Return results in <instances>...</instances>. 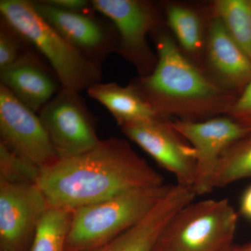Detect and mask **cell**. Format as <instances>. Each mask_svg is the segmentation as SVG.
I'll list each match as a JSON object with an SVG mask.
<instances>
[{
    "label": "cell",
    "instance_id": "30bf717a",
    "mask_svg": "<svg viewBox=\"0 0 251 251\" xmlns=\"http://www.w3.org/2000/svg\"><path fill=\"white\" fill-rule=\"evenodd\" d=\"M49 206L37 184L0 180V249L29 251Z\"/></svg>",
    "mask_w": 251,
    "mask_h": 251
},
{
    "label": "cell",
    "instance_id": "ba28073f",
    "mask_svg": "<svg viewBox=\"0 0 251 251\" xmlns=\"http://www.w3.org/2000/svg\"><path fill=\"white\" fill-rule=\"evenodd\" d=\"M170 122L196 151V176L193 188L196 196L211 193L214 190L213 181L221 156L232 144L251 132L229 116L200 122Z\"/></svg>",
    "mask_w": 251,
    "mask_h": 251
},
{
    "label": "cell",
    "instance_id": "5bb4252c",
    "mask_svg": "<svg viewBox=\"0 0 251 251\" xmlns=\"http://www.w3.org/2000/svg\"><path fill=\"white\" fill-rule=\"evenodd\" d=\"M0 84L38 113L62 89L58 77L31 50L17 62L0 70Z\"/></svg>",
    "mask_w": 251,
    "mask_h": 251
},
{
    "label": "cell",
    "instance_id": "4316f807",
    "mask_svg": "<svg viewBox=\"0 0 251 251\" xmlns=\"http://www.w3.org/2000/svg\"><path fill=\"white\" fill-rule=\"evenodd\" d=\"M229 251H242V247H233Z\"/></svg>",
    "mask_w": 251,
    "mask_h": 251
},
{
    "label": "cell",
    "instance_id": "d6986e66",
    "mask_svg": "<svg viewBox=\"0 0 251 251\" xmlns=\"http://www.w3.org/2000/svg\"><path fill=\"white\" fill-rule=\"evenodd\" d=\"M244 179H251V132L227 149L214 175V189Z\"/></svg>",
    "mask_w": 251,
    "mask_h": 251
},
{
    "label": "cell",
    "instance_id": "5b68a950",
    "mask_svg": "<svg viewBox=\"0 0 251 251\" xmlns=\"http://www.w3.org/2000/svg\"><path fill=\"white\" fill-rule=\"evenodd\" d=\"M238 214L227 199L184 206L170 221L156 245L159 251H229Z\"/></svg>",
    "mask_w": 251,
    "mask_h": 251
},
{
    "label": "cell",
    "instance_id": "9c48e42d",
    "mask_svg": "<svg viewBox=\"0 0 251 251\" xmlns=\"http://www.w3.org/2000/svg\"><path fill=\"white\" fill-rule=\"evenodd\" d=\"M0 136L8 150L39 168L58 158L39 115L1 84Z\"/></svg>",
    "mask_w": 251,
    "mask_h": 251
},
{
    "label": "cell",
    "instance_id": "ffe728a7",
    "mask_svg": "<svg viewBox=\"0 0 251 251\" xmlns=\"http://www.w3.org/2000/svg\"><path fill=\"white\" fill-rule=\"evenodd\" d=\"M72 212L49 206L38 225L29 251H66Z\"/></svg>",
    "mask_w": 251,
    "mask_h": 251
},
{
    "label": "cell",
    "instance_id": "4fadbf2b",
    "mask_svg": "<svg viewBox=\"0 0 251 251\" xmlns=\"http://www.w3.org/2000/svg\"><path fill=\"white\" fill-rule=\"evenodd\" d=\"M204 62L208 76L225 90L240 94L251 82V59L231 37L221 20L212 14Z\"/></svg>",
    "mask_w": 251,
    "mask_h": 251
},
{
    "label": "cell",
    "instance_id": "8992f818",
    "mask_svg": "<svg viewBox=\"0 0 251 251\" xmlns=\"http://www.w3.org/2000/svg\"><path fill=\"white\" fill-rule=\"evenodd\" d=\"M92 9L110 20L118 38L116 53L133 64L139 77L150 75L157 54L148 36L166 25L159 3L146 0H92Z\"/></svg>",
    "mask_w": 251,
    "mask_h": 251
},
{
    "label": "cell",
    "instance_id": "52a82bcc",
    "mask_svg": "<svg viewBox=\"0 0 251 251\" xmlns=\"http://www.w3.org/2000/svg\"><path fill=\"white\" fill-rule=\"evenodd\" d=\"M38 114L58 158L82 154L100 143L93 117L78 92L62 87Z\"/></svg>",
    "mask_w": 251,
    "mask_h": 251
},
{
    "label": "cell",
    "instance_id": "603a6c76",
    "mask_svg": "<svg viewBox=\"0 0 251 251\" xmlns=\"http://www.w3.org/2000/svg\"><path fill=\"white\" fill-rule=\"evenodd\" d=\"M227 116L232 117L251 132V80L238 96Z\"/></svg>",
    "mask_w": 251,
    "mask_h": 251
},
{
    "label": "cell",
    "instance_id": "e0dca14e",
    "mask_svg": "<svg viewBox=\"0 0 251 251\" xmlns=\"http://www.w3.org/2000/svg\"><path fill=\"white\" fill-rule=\"evenodd\" d=\"M168 221L163 211L153 209L123 233L88 251H152Z\"/></svg>",
    "mask_w": 251,
    "mask_h": 251
},
{
    "label": "cell",
    "instance_id": "7a4b0ae2",
    "mask_svg": "<svg viewBox=\"0 0 251 251\" xmlns=\"http://www.w3.org/2000/svg\"><path fill=\"white\" fill-rule=\"evenodd\" d=\"M157 60L150 75L131 83L158 116L200 122L227 116L238 95L218 85L186 57L167 26L151 34Z\"/></svg>",
    "mask_w": 251,
    "mask_h": 251
},
{
    "label": "cell",
    "instance_id": "484cf974",
    "mask_svg": "<svg viewBox=\"0 0 251 251\" xmlns=\"http://www.w3.org/2000/svg\"><path fill=\"white\" fill-rule=\"evenodd\" d=\"M242 251H251V242L247 245L242 247Z\"/></svg>",
    "mask_w": 251,
    "mask_h": 251
},
{
    "label": "cell",
    "instance_id": "7402d4cb",
    "mask_svg": "<svg viewBox=\"0 0 251 251\" xmlns=\"http://www.w3.org/2000/svg\"><path fill=\"white\" fill-rule=\"evenodd\" d=\"M24 38L2 18L0 25V70L17 62L30 50Z\"/></svg>",
    "mask_w": 251,
    "mask_h": 251
},
{
    "label": "cell",
    "instance_id": "8fae6325",
    "mask_svg": "<svg viewBox=\"0 0 251 251\" xmlns=\"http://www.w3.org/2000/svg\"><path fill=\"white\" fill-rule=\"evenodd\" d=\"M124 134L174 175L177 184L193 187L196 156L193 147L173 128L170 120L158 117L121 127Z\"/></svg>",
    "mask_w": 251,
    "mask_h": 251
},
{
    "label": "cell",
    "instance_id": "2e32d148",
    "mask_svg": "<svg viewBox=\"0 0 251 251\" xmlns=\"http://www.w3.org/2000/svg\"><path fill=\"white\" fill-rule=\"evenodd\" d=\"M87 92L110 112L120 127L161 117L131 82L122 86L115 82H100L92 86Z\"/></svg>",
    "mask_w": 251,
    "mask_h": 251
},
{
    "label": "cell",
    "instance_id": "cb8c5ba5",
    "mask_svg": "<svg viewBox=\"0 0 251 251\" xmlns=\"http://www.w3.org/2000/svg\"><path fill=\"white\" fill-rule=\"evenodd\" d=\"M46 4L69 11H87L92 9V1L87 0H44Z\"/></svg>",
    "mask_w": 251,
    "mask_h": 251
},
{
    "label": "cell",
    "instance_id": "ac0fdd59",
    "mask_svg": "<svg viewBox=\"0 0 251 251\" xmlns=\"http://www.w3.org/2000/svg\"><path fill=\"white\" fill-rule=\"evenodd\" d=\"M209 5L211 14L251 59V0H215Z\"/></svg>",
    "mask_w": 251,
    "mask_h": 251
},
{
    "label": "cell",
    "instance_id": "277c9868",
    "mask_svg": "<svg viewBox=\"0 0 251 251\" xmlns=\"http://www.w3.org/2000/svg\"><path fill=\"white\" fill-rule=\"evenodd\" d=\"M171 186L135 188L73 211L66 251H88L110 242L141 221Z\"/></svg>",
    "mask_w": 251,
    "mask_h": 251
},
{
    "label": "cell",
    "instance_id": "f1b7e54d",
    "mask_svg": "<svg viewBox=\"0 0 251 251\" xmlns=\"http://www.w3.org/2000/svg\"><path fill=\"white\" fill-rule=\"evenodd\" d=\"M152 251H159L157 250V249H156V247H155L154 249H153V250Z\"/></svg>",
    "mask_w": 251,
    "mask_h": 251
},
{
    "label": "cell",
    "instance_id": "7c38bea8",
    "mask_svg": "<svg viewBox=\"0 0 251 251\" xmlns=\"http://www.w3.org/2000/svg\"><path fill=\"white\" fill-rule=\"evenodd\" d=\"M32 1L41 17L92 62L100 66L109 54L116 52L118 38L113 25H108L88 11H64L44 0Z\"/></svg>",
    "mask_w": 251,
    "mask_h": 251
},
{
    "label": "cell",
    "instance_id": "d4e9b609",
    "mask_svg": "<svg viewBox=\"0 0 251 251\" xmlns=\"http://www.w3.org/2000/svg\"><path fill=\"white\" fill-rule=\"evenodd\" d=\"M239 211L244 218L251 221V185L243 193L239 203Z\"/></svg>",
    "mask_w": 251,
    "mask_h": 251
},
{
    "label": "cell",
    "instance_id": "9a60e30c",
    "mask_svg": "<svg viewBox=\"0 0 251 251\" xmlns=\"http://www.w3.org/2000/svg\"><path fill=\"white\" fill-rule=\"evenodd\" d=\"M168 28L183 53L203 69L210 5L201 8L188 3H159ZM204 70V69H203Z\"/></svg>",
    "mask_w": 251,
    "mask_h": 251
},
{
    "label": "cell",
    "instance_id": "6da1fadb",
    "mask_svg": "<svg viewBox=\"0 0 251 251\" xmlns=\"http://www.w3.org/2000/svg\"><path fill=\"white\" fill-rule=\"evenodd\" d=\"M36 184L49 206L73 211L130 190L164 184L128 142L110 138L87 152L41 168Z\"/></svg>",
    "mask_w": 251,
    "mask_h": 251
},
{
    "label": "cell",
    "instance_id": "3957f363",
    "mask_svg": "<svg viewBox=\"0 0 251 251\" xmlns=\"http://www.w3.org/2000/svg\"><path fill=\"white\" fill-rule=\"evenodd\" d=\"M1 17L49 63L63 88L80 93L101 80L100 66L71 46L34 7L32 1L1 0Z\"/></svg>",
    "mask_w": 251,
    "mask_h": 251
},
{
    "label": "cell",
    "instance_id": "83f0119b",
    "mask_svg": "<svg viewBox=\"0 0 251 251\" xmlns=\"http://www.w3.org/2000/svg\"><path fill=\"white\" fill-rule=\"evenodd\" d=\"M0 251H11L6 250V249H0Z\"/></svg>",
    "mask_w": 251,
    "mask_h": 251
},
{
    "label": "cell",
    "instance_id": "44dd1931",
    "mask_svg": "<svg viewBox=\"0 0 251 251\" xmlns=\"http://www.w3.org/2000/svg\"><path fill=\"white\" fill-rule=\"evenodd\" d=\"M41 168L24 159L0 143V180L37 184Z\"/></svg>",
    "mask_w": 251,
    "mask_h": 251
}]
</instances>
